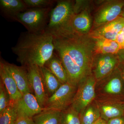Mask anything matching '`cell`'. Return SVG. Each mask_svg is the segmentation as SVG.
I'll list each match as a JSON object with an SVG mask.
<instances>
[{
  "mask_svg": "<svg viewBox=\"0 0 124 124\" xmlns=\"http://www.w3.org/2000/svg\"><path fill=\"white\" fill-rule=\"evenodd\" d=\"M77 86L69 82L62 84L53 95L49 97L44 110L63 111L71 105Z\"/></svg>",
  "mask_w": 124,
  "mask_h": 124,
  "instance_id": "8",
  "label": "cell"
},
{
  "mask_svg": "<svg viewBox=\"0 0 124 124\" xmlns=\"http://www.w3.org/2000/svg\"><path fill=\"white\" fill-rule=\"evenodd\" d=\"M120 16L124 18V7H123V9H122V12H121Z\"/></svg>",
  "mask_w": 124,
  "mask_h": 124,
  "instance_id": "33",
  "label": "cell"
},
{
  "mask_svg": "<svg viewBox=\"0 0 124 124\" xmlns=\"http://www.w3.org/2000/svg\"><path fill=\"white\" fill-rule=\"evenodd\" d=\"M0 8L2 14L12 20L16 16L28 9L23 0H0Z\"/></svg>",
  "mask_w": 124,
  "mask_h": 124,
  "instance_id": "17",
  "label": "cell"
},
{
  "mask_svg": "<svg viewBox=\"0 0 124 124\" xmlns=\"http://www.w3.org/2000/svg\"><path fill=\"white\" fill-rule=\"evenodd\" d=\"M123 107H124V103H123Z\"/></svg>",
  "mask_w": 124,
  "mask_h": 124,
  "instance_id": "35",
  "label": "cell"
},
{
  "mask_svg": "<svg viewBox=\"0 0 124 124\" xmlns=\"http://www.w3.org/2000/svg\"><path fill=\"white\" fill-rule=\"evenodd\" d=\"M124 6V0L101 1L94 14L92 29L115 20Z\"/></svg>",
  "mask_w": 124,
  "mask_h": 124,
  "instance_id": "6",
  "label": "cell"
},
{
  "mask_svg": "<svg viewBox=\"0 0 124 124\" xmlns=\"http://www.w3.org/2000/svg\"><path fill=\"white\" fill-rule=\"evenodd\" d=\"M96 100L124 102V82L118 68L110 75L96 81Z\"/></svg>",
  "mask_w": 124,
  "mask_h": 124,
  "instance_id": "3",
  "label": "cell"
},
{
  "mask_svg": "<svg viewBox=\"0 0 124 124\" xmlns=\"http://www.w3.org/2000/svg\"><path fill=\"white\" fill-rule=\"evenodd\" d=\"M124 82V64L120 63L118 67Z\"/></svg>",
  "mask_w": 124,
  "mask_h": 124,
  "instance_id": "31",
  "label": "cell"
},
{
  "mask_svg": "<svg viewBox=\"0 0 124 124\" xmlns=\"http://www.w3.org/2000/svg\"><path fill=\"white\" fill-rule=\"evenodd\" d=\"M80 115L81 124H94L101 118L95 100L82 110Z\"/></svg>",
  "mask_w": 124,
  "mask_h": 124,
  "instance_id": "21",
  "label": "cell"
},
{
  "mask_svg": "<svg viewBox=\"0 0 124 124\" xmlns=\"http://www.w3.org/2000/svg\"><path fill=\"white\" fill-rule=\"evenodd\" d=\"M17 110L14 104H11L0 113V124H14L17 119Z\"/></svg>",
  "mask_w": 124,
  "mask_h": 124,
  "instance_id": "24",
  "label": "cell"
},
{
  "mask_svg": "<svg viewBox=\"0 0 124 124\" xmlns=\"http://www.w3.org/2000/svg\"><path fill=\"white\" fill-rule=\"evenodd\" d=\"M28 8H52L55 2L54 0H23Z\"/></svg>",
  "mask_w": 124,
  "mask_h": 124,
  "instance_id": "25",
  "label": "cell"
},
{
  "mask_svg": "<svg viewBox=\"0 0 124 124\" xmlns=\"http://www.w3.org/2000/svg\"><path fill=\"white\" fill-rule=\"evenodd\" d=\"M49 97L55 93L62 84L53 73L44 66L41 67Z\"/></svg>",
  "mask_w": 124,
  "mask_h": 124,
  "instance_id": "22",
  "label": "cell"
},
{
  "mask_svg": "<svg viewBox=\"0 0 124 124\" xmlns=\"http://www.w3.org/2000/svg\"><path fill=\"white\" fill-rule=\"evenodd\" d=\"M14 124H34L32 118L19 116Z\"/></svg>",
  "mask_w": 124,
  "mask_h": 124,
  "instance_id": "27",
  "label": "cell"
},
{
  "mask_svg": "<svg viewBox=\"0 0 124 124\" xmlns=\"http://www.w3.org/2000/svg\"><path fill=\"white\" fill-rule=\"evenodd\" d=\"M90 10V7H88L74 14L70 23L72 30L83 35L89 34L93 27V23Z\"/></svg>",
  "mask_w": 124,
  "mask_h": 124,
  "instance_id": "14",
  "label": "cell"
},
{
  "mask_svg": "<svg viewBox=\"0 0 124 124\" xmlns=\"http://www.w3.org/2000/svg\"><path fill=\"white\" fill-rule=\"evenodd\" d=\"M11 104L9 95L4 83L0 80V113Z\"/></svg>",
  "mask_w": 124,
  "mask_h": 124,
  "instance_id": "26",
  "label": "cell"
},
{
  "mask_svg": "<svg viewBox=\"0 0 124 124\" xmlns=\"http://www.w3.org/2000/svg\"><path fill=\"white\" fill-rule=\"evenodd\" d=\"M44 66L53 73L62 84L69 82L66 71L62 61L55 52Z\"/></svg>",
  "mask_w": 124,
  "mask_h": 124,
  "instance_id": "18",
  "label": "cell"
},
{
  "mask_svg": "<svg viewBox=\"0 0 124 124\" xmlns=\"http://www.w3.org/2000/svg\"><path fill=\"white\" fill-rule=\"evenodd\" d=\"M96 83L95 78L91 73L78 85L71 106L79 113L95 100Z\"/></svg>",
  "mask_w": 124,
  "mask_h": 124,
  "instance_id": "7",
  "label": "cell"
},
{
  "mask_svg": "<svg viewBox=\"0 0 124 124\" xmlns=\"http://www.w3.org/2000/svg\"><path fill=\"white\" fill-rule=\"evenodd\" d=\"M120 63L117 54H94L91 65V73L96 81L110 75L118 68Z\"/></svg>",
  "mask_w": 124,
  "mask_h": 124,
  "instance_id": "9",
  "label": "cell"
},
{
  "mask_svg": "<svg viewBox=\"0 0 124 124\" xmlns=\"http://www.w3.org/2000/svg\"><path fill=\"white\" fill-rule=\"evenodd\" d=\"M0 76L9 95L11 104H15L22 98L23 95L4 61L1 60L0 62Z\"/></svg>",
  "mask_w": 124,
  "mask_h": 124,
  "instance_id": "16",
  "label": "cell"
},
{
  "mask_svg": "<svg viewBox=\"0 0 124 124\" xmlns=\"http://www.w3.org/2000/svg\"><path fill=\"white\" fill-rule=\"evenodd\" d=\"M14 105L17 110L18 117L32 118L44 110L35 95L31 93L24 94L22 98Z\"/></svg>",
  "mask_w": 124,
  "mask_h": 124,
  "instance_id": "12",
  "label": "cell"
},
{
  "mask_svg": "<svg viewBox=\"0 0 124 124\" xmlns=\"http://www.w3.org/2000/svg\"><path fill=\"white\" fill-rule=\"evenodd\" d=\"M24 67L27 71L29 82L35 96L41 106L44 108L49 96L41 67L36 65Z\"/></svg>",
  "mask_w": 124,
  "mask_h": 124,
  "instance_id": "10",
  "label": "cell"
},
{
  "mask_svg": "<svg viewBox=\"0 0 124 124\" xmlns=\"http://www.w3.org/2000/svg\"><path fill=\"white\" fill-rule=\"evenodd\" d=\"M53 40L52 33L46 30L37 33L25 32L21 33L11 50L22 66L42 67L54 53Z\"/></svg>",
  "mask_w": 124,
  "mask_h": 124,
  "instance_id": "2",
  "label": "cell"
},
{
  "mask_svg": "<svg viewBox=\"0 0 124 124\" xmlns=\"http://www.w3.org/2000/svg\"><path fill=\"white\" fill-rule=\"evenodd\" d=\"M61 112L44 110L32 117L34 124H61Z\"/></svg>",
  "mask_w": 124,
  "mask_h": 124,
  "instance_id": "20",
  "label": "cell"
},
{
  "mask_svg": "<svg viewBox=\"0 0 124 124\" xmlns=\"http://www.w3.org/2000/svg\"><path fill=\"white\" fill-rule=\"evenodd\" d=\"M93 39L94 43V54H116L122 49L120 46L116 41L104 38Z\"/></svg>",
  "mask_w": 124,
  "mask_h": 124,
  "instance_id": "19",
  "label": "cell"
},
{
  "mask_svg": "<svg viewBox=\"0 0 124 124\" xmlns=\"http://www.w3.org/2000/svg\"><path fill=\"white\" fill-rule=\"evenodd\" d=\"M99 120L97 122H96V123H95V124H100V120Z\"/></svg>",
  "mask_w": 124,
  "mask_h": 124,
  "instance_id": "34",
  "label": "cell"
},
{
  "mask_svg": "<svg viewBox=\"0 0 124 124\" xmlns=\"http://www.w3.org/2000/svg\"><path fill=\"white\" fill-rule=\"evenodd\" d=\"M100 124H108L107 121L101 118L100 120Z\"/></svg>",
  "mask_w": 124,
  "mask_h": 124,
  "instance_id": "32",
  "label": "cell"
},
{
  "mask_svg": "<svg viewBox=\"0 0 124 124\" xmlns=\"http://www.w3.org/2000/svg\"><path fill=\"white\" fill-rule=\"evenodd\" d=\"M3 61L22 95L27 93H33L29 82L27 71L25 67L22 66H18Z\"/></svg>",
  "mask_w": 124,
  "mask_h": 124,
  "instance_id": "13",
  "label": "cell"
},
{
  "mask_svg": "<svg viewBox=\"0 0 124 124\" xmlns=\"http://www.w3.org/2000/svg\"><path fill=\"white\" fill-rule=\"evenodd\" d=\"M124 27V18L119 16L115 20L92 29L88 35L93 38H104L116 41Z\"/></svg>",
  "mask_w": 124,
  "mask_h": 124,
  "instance_id": "11",
  "label": "cell"
},
{
  "mask_svg": "<svg viewBox=\"0 0 124 124\" xmlns=\"http://www.w3.org/2000/svg\"><path fill=\"white\" fill-rule=\"evenodd\" d=\"M52 8H31L16 16L13 20L20 23L31 33L42 32L46 30Z\"/></svg>",
  "mask_w": 124,
  "mask_h": 124,
  "instance_id": "4",
  "label": "cell"
},
{
  "mask_svg": "<svg viewBox=\"0 0 124 124\" xmlns=\"http://www.w3.org/2000/svg\"><path fill=\"white\" fill-rule=\"evenodd\" d=\"M116 41L120 45L122 49H124V27L119 33Z\"/></svg>",
  "mask_w": 124,
  "mask_h": 124,
  "instance_id": "28",
  "label": "cell"
},
{
  "mask_svg": "<svg viewBox=\"0 0 124 124\" xmlns=\"http://www.w3.org/2000/svg\"><path fill=\"white\" fill-rule=\"evenodd\" d=\"M61 124H81L80 113L70 106L61 112Z\"/></svg>",
  "mask_w": 124,
  "mask_h": 124,
  "instance_id": "23",
  "label": "cell"
},
{
  "mask_svg": "<svg viewBox=\"0 0 124 124\" xmlns=\"http://www.w3.org/2000/svg\"><path fill=\"white\" fill-rule=\"evenodd\" d=\"M75 1L70 0H58L50 11L46 31L49 32L71 27L70 23L74 14Z\"/></svg>",
  "mask_w": 124,
  "mask_h": 124,
  "instance_id": "5",
  "label": "cell"
},
{
  "mask_svg": "<svg viewBox=\"0 0 124 124\" xmlns=\"http://www.w3.org/2000/svg\"><path fill=\"white\" fill-rule=\"evenodd\" d=\"M53 37L54 52L62 61L69 83L77 86L91 73L94 55L93 39L71 28L50 32Z\"/></svg>",
  "mask_w": 124,
  "mask_h": 124,
  "instance_id": "1",
  "label": "cell"
},
{
  "mask_svg": "<svg viewBox=\"0 0 124 124\" xmlns=\"http://www.w3.org/2000/svg\"><path fill=\"white\" fill-rule=\"evenodd\" d=\"M107 122L108 124H124V116L112 119Z\"/></svg>",
  "mask_w": 124,
  "mask_h": 124,
  "instance_id": "29",
  "label": "cell"
},
{
  "mask_svg": "<svg viewBox=\"0 0 124 124\" xmlns=\"http://www.w3.org/2000/svg\"><path fill=\"white\" fill-rule=\"evenodd\" d=\"M102 119L109 120L124 116V102L114 100H95Z\"/></svg>",
  "mask_w": 124,
  "mask_h": 124,
  "instance_id": "15",
  "label": "cell"
},
{
  "mask_svg": "<svg viewBox=\"0 0 124 124\" xmlns=\"http://www.w3.org/2000/svg\"><path fill=\"white\" fill-rule=\"evenodd\" d=\"M120 63L124 64V49H121L117 54Z\"/></svg>",
  "mask_w": 124,
  "mask_h": 124,
  "instance_id": "30",
  "label": "cell"
}]
</instances>
